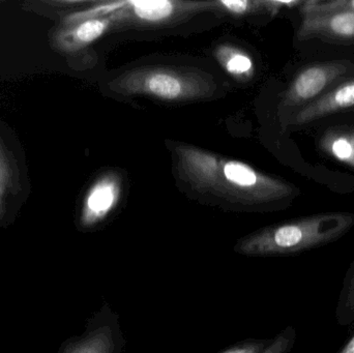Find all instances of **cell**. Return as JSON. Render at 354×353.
Returning a JSON list of instances; mask_svg holds the SVG:
<instances>
[{
  "mask_svg": "<svg viewBox=\"0 0 354 353\" xmlns=\"http://www.w3.org/2000/svg\"><path fill=\"white\" fill-rule=\"evenodd\" d=\"M169 146L176 184L200 202L254 213L285 209L299 195L290 182L245 162L178 141Z\"/></svg>",
  "mask_w": 354,
  "mask_h": 353,
  "instance_id": "obj_1",
  "label": "cell"
},
{
  "mask_svg": "<svg viewBox=\"0 0 354 353\" xmlns=\"http://www.w3.org/2000/svg\"><path fill=\"white\" fill-rule=\"evenodd\" d=\"M110 93L120 97H145L164 103L205 101L218 93V82L201 68L169 64H142L111 75Z\"/></svg>",
  "mask_w": 354,
  "mask_h": 353,
  "instance_id": "obj_2",
  "label": "cell"
},
{
  "mask_svg": "<svg viewBox=\"0 0 354 353\" xmlns=\"http://www.w3.org/2000/svg\"><path fill=\"white\" fill-rule=\"evenodd\" d=\"M354 213H324L274 224L237 240V254L292 256L336 242L351 231Z\"/></svg>",
  "mask_w": 354,
  "mask_h": 353,
  "instance_id": "obj_3",
  "label": "cell"
},
{
  "mask_svg": "<svg viewBox=\"0 0 354 353\" xmlns=\"http://www.w3.org/2000/svg\"><path fill=\"white\" fill-rule=\"evenodd\" d=\"M212 12V1L129 0L106 1L110 31H163L191 20L196 15Z\"/></svg>",
  "mask_w": 354,
  "mask_h": 353,
  "instance_id": "obj_4",
  "label": "cell"
},
{
  "mask_svg": "<svg viewBox=\"0 0 354 353\" xmlns=\"http://www.w3.org/2000/svg\"><path fill=\"white\" fill-rule=\"evenodd\" d=\"M354 74L349 60H328L308 64L293 77L285 90L280 108L290 114L313 103L328 90Z\"/></svg>",
  "mask_w": 354,
  "mask_h": 353,
  "instance_id": "obj_5",
  "label": "cell"
},
{
  "mask_svg": "<svg viewBox=\"0 0 354 353\" xmlns=\"http://www.w3.org/2000/svg\"><path fill=\"white\" fill-rule=\"evenodd\" d=\"M124 347L120 315L105 304L89 319L84 333L70 340L62 353H124Z\"/></svg>",
  "mask_w": 354,
  "mask_h": 353,
  "instance_id": "obj_6",
  "label": "cell"
},
{
  "mask_svg": "<svg viewBox=\"0 0 354 353\" xmlns=\"http://www.w3.org/2000/svg\"><path fill=\"white\" fill-rule=\"evenodd\" d=\"M124 178L120 170L107 169L97 176L83 203L81 222L86 228L108 221L120 207L124 196Z\"/></svg>",
  "mask_w": 354,
  "mask_h": 353,
  "instance_id": "obj_7",
  "label": "cell"
},
{
  "mask_svg": "<svg viewBox=\"0 0 354 353\" xmlns=\"http://www.w3.org/2000/svg\"><path fill=\"white\" fill-rule=\"evenodd\" d=\"M354 110V74L333 87L313 103L290 114L289 126L301 128L322 118Z\"/></svg>",
  "mask_w": 354,
  "mask_h": 353,
  "instance_id": "obj_8",
  "label": "cell"
},
{
  "mask_svg": "<svg viewBox=\"0 0 354 353\" xmlns=\"http://www.w3.org/2000/svg\"><path fill=\"white\" fill-rule=\"evenodd\" d=\"M299 39H319L335 44H354V12H335L303 15Z\"/></svg>",
  "mask_w": 354,
  "mask_h": 353,
  "instance_id": "obj_9",
  "label": "cell"
},
{
  "mask_svg": "<svg viewBox=\"0 0 354 353\" xmlns=\"http://www.w3.org/2000/svg\"><path fill=\"white\" fill-rule=\"evenodd\" d=\"M214 55L221 68L233 80L248 83L255 75V62L249 52L233 43H220L214 47Z\"/></svg>",
  "mask_w": 354,
  "mask_h": 353,
  "instance_id": "obj_10",
  "label": "cell"
},
{
  "mask_svg": "<svg viewBox=\"0 0 354 353\" xmlns=\"http://www.w3.org/2000/svg\"><path fill=\"white\" fill-rule=\"evenodd\" d=\"M320 151L354 169V126H335L324 131L318 139Z\"/></svg>",
  "mask_w": 354,
  "mask_h": 353,
  "instance_id": "obj_11",
  "label": "cell"
},
{
  "mask_svg": "<svg viewBox=\"0 0 354 353\" xmlns=\"http://www.w3.org/2000/svg\"><path fill=\"white\" fill-rule=\"evenodd\" d=\"M292 1H268V0H235V1H212V10L220 16L247 18L257 15H274L282 6Z\"/></svg>",
  "mask_w": 354,
  "mask_h": 353,
  "instance_id": "obj_12",
  "label": "cell"
},
{
  "mask_svg": "<svg viewBox=\"0 0 354 353\" xmlns=\"http://www.w3.org/2000/svg\"><path fill=\"white\" fill-rule=\"evenodd\" d=\"M110 27H111V20L109 16L82 21L71 32L72 45H89L100 39L104 33L109 32Z\"/></svg>",
  "mask_w": 354,
  "mask_h": 353,
  "instance_id": "obj_13",
  "label": "cell"
},
{
  "mask_svg": "<svg viewBox=\"0 0 354 353\" xmlns=\"http://www.w3.org/2000/svg\"><path fill=\"white\" fill-rule=\"evenodd\" d=\"M301 15L326 14L335 12H353L354 0H333V1H305L301 8Z\"/></svg>",
  "mask_w": 354,
  "mask_h": 353,
  "instance_id": "obj_14",
  "label": "cell"
},
{
  "mask_svg": "<svg viewBox=\"0 0 354 353\" xmlns=\"http://www.w3.org/2000/svg\"><path fill=\"white\" fill-rule=\"evenodd\" d=\"M295 341L297 332L293 327H286L277 337L270 340L268 347L262 353H289L295 346Z\"/></svg>",
  "mask_w": 354,
  "mask_h": 353,
  "instance_id": "obj_15",
  "label": "cell"
},
{
  "mask_svg": "<svg viewBox=\"0 0 354 353\" xmlns=\"http://www.w3.org/2000/svg\"><path fill=\"white\" fill-rule=\"evenodd\" d=\"M270 342V340H249L236 344L221 353H262L268 347Z\"/></svg>",
  "mask_w": 354,
  "mask_h": 353,
  "instance_id": "obj_16",
  "label": "cell"
},
{
  "mask_svg": "<svg viewBox=\"0 0 354 353\" xmlns=\"http://www.w3.org/2000/svg\"><path fill=\"white\" fill-rule=\"evenodd\" d=\"M338 353H354V334Z\"/></svg>",
  "mask_w": 354,
  "mask_h": 353,
  "instance_id": "obj_17",
  "label": "cell"
}]
</instances>
